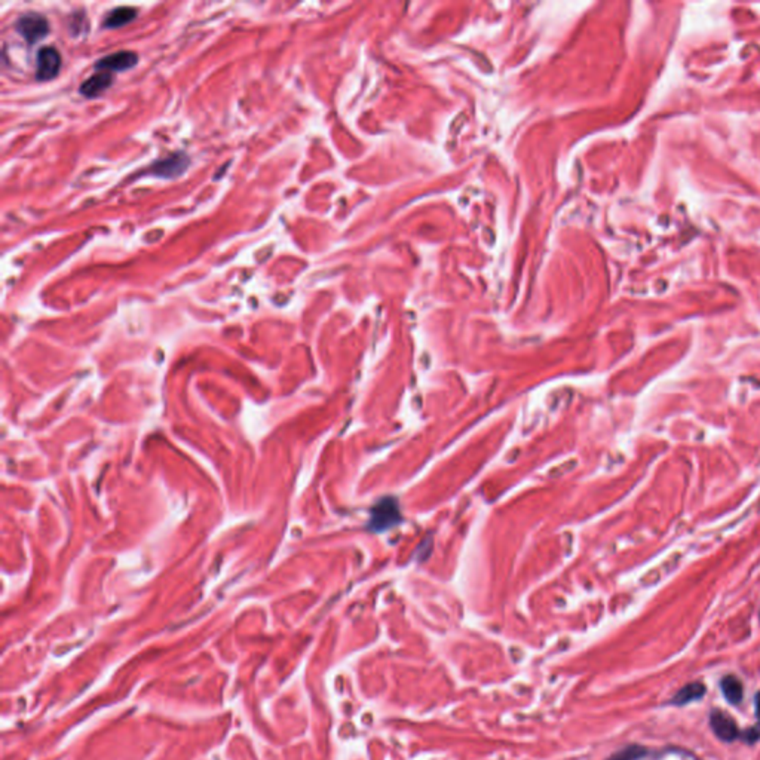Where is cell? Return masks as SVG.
<instances>
[{
    "label": "cell",
    "mask_w": 760,
    "mask_h": 760,
    "mask_svg": "<svg viewBox=\"0 0 760 760\" xmlns=\"http://www.w3.org/2000/svg\"><path fill=\"white\" fill-rule=\"evenodd\" d=\"M756 713H757V722L760 723V693L756 695Z\"/></svg>",
    "instance_id": "cell-11"
},
{
    "label": "cell",
    "mask_w": 760,
    "mask_h": 760,
    "mask_svg": "<svg viewBox=\"0 0 760 760\" xmlns=\"http://www.w3.org/2000/svg\"><path fill=\"white\" fill-rule=\"evenodd\" d=\"M720 686H722L723 695H725L726 700L730 704H738L743 701V697H744L743 683H741V680L735 678V675H728V678L722 680Z\"/></svg>",
    "instance_id": "cell-9"
},
{
    "label": "cell",
    "mask_w": 760,
    "mask_h": 760,
    "mask_svg": "<svg viewBox=\"0 0 760 760\" xmlns=\"http://www.w3.org/2000/svg\"><path fill=\"white\" fill-rule=\"evenodd\" d=\"M135 18H137V9L128 8V6H120V8H116V9H113V11H110L107 14V16L104 18V21H103V25L106 27V29H119V27H122L128 23L134 21Z\"/></svg>",
    "instance_id": "cell-8"
},
{
    "label": "cell",
    "mask_w": 760,
    "mask_h": 760,
    "mask_svg": "<svg viewBox=\"0 0 760 760\" xmlns=\"http://www.w3.org/2000/svg\"><path fill=\"white\" fill-rule=\"evenodd\" d=\"M38 69H36V79L41 82L52 80L54 78L58 76L61 69V55L60 52L52 48V46H46L38 52Z\"/></svg>",
    "instance_id": "cell-2"
},
{
    "label": "cell",
    "mask_w": 760,
    "mask_h": 760,
    "mask_svg": "<svg viewBox=\"0 0 760 760\" xmlns=\"http://www.w3.org/2000/svg\"><path fill=\"white\" fill-rule=\"evenodd\" d=\"M706 695V686L701 682H693L683 686V688L674 695L670 704L671 706H686V704L701 700Z\"/></svg>",
    "instance_id": "cell-7"
},
{
    "label": "cell",
    "mask_w": 760,
    "mask_h": 760,
    "mask_svg": "<svg viewBox=\"0 0 760 760\" xmlns=\"http://www.w3.org/2000/svg\"><path fill=\"white\" fill-rule=\"evenodd\" d=\"M647 755V750L640 746H628L618 750L607 760H640Z\"/></svg>",
    "instance_id": "cell-10"
},
{
    "label": "cell",
    "mask_w": 760,
    "mask_h": 760,
    "mask_svg": "<svg viewBox=\"0 0 760 760\" xmlns=\"http://www.w3.org/2000/svg\"><path fill=\"white\" fill-rule=\"evenodd\" d=\"M15 29L27 42L33 45L46 38V34L49 33V23L43 15L29 12L18 18Z\"/></svg>",
    "instance_id": "cell-1"
},
{
    "label": "cell",
    "mask_w": 760,
    "mask_h": 760,
    "mask_svg": "<svg viewBox=\"0 0 760 760\" xmlns=\"http://www.w3.org/2000/svg\"><path fill=\"white\" fill-rule=\"evenodd\" d=\"M138 57L133 51H119L107 57L101 58L97 64L96 69L98 71H125L137 66Z\"/></svg>",
    "instance_id": "cell-4"
},
{
    "label": "cell",
    "mask_w": 760,
    "mask_h": 760,
    "mask_svg": "<svg viewBox=\"0 0 760 760\" xmlns=\"http://www.w3.org/2000/svg\"><path fill=\"white\" fill-rule=\"evenodd\" d=\"M113 75L110 71H97L82 83L79 92L87 98L98 97L101 92L112 87Z\"/></svg>",
    "instance_id": "cell-6"
},
{
    "label": "cell",
    "mask_w": 760,
    "mask_h": 760,
    "mask_svg": "<svg viewBox=\"0 0 760 760\" xmlns=\"http://www.w3.org/2000/svg\"><path fill=\"white\" fill-rule=\"evenodd\" d=\"M190 164L189 157L184 153H175L172 156L164 157V159L155 162L150 166V172L162 179H175L188 170Z\"/></svg>",
    "instance_id": "cell-3"
},
{
    "label": "cell",
    "mask_w": 760,
    "mask_h": 760,
    "mask_svg": "<svg viewBox=\"0 0 760 760\" xmlns=\"http://www.w3.org/2000/svg\"><path fill=\"white\" fill-rule=\"evenodd\" d=\"M710 725L716 737L726 741V743H730V741L741 738V732L737 726L735 720L730 716H728L726 713H722L719 710L713 711L710 716Z\"/></svg>",
    "instance_id": "cell-5"
}]
</instances>
